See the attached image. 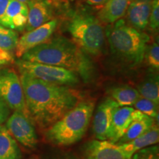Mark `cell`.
Wrapping results in <instances>:
<instances>
[{"label":"cell","mask_w":159,"mask_h":159,"mask_svg":"<svg viewBox=\"0 0 159 159\" xmlns=\"http://www.w3.org/2000/svg\"><path fill=\"white\" fill-rule=\"evenodd\" d=\"M27 113L39 127L48 128L80 102V94L70 86L60 85L21 73Z\"/></svg>","instance_id":"6da1fadb"},{"label":"cell","mask_w":159,"mask_h":159,"mask_svg":"<svg viewBox=\"0 0 159 159\" xmlns=\"http://www.w3.org/2000/svg\"><path fill=\"white\" fill-rule=\"evenodd\" d=\"M21 59L66 69L78 75L85 83L94 78V66L88 55L64 36L55 37L37 46Z\"/></svg>","instance_id":"7a4b0ae2"},{"label":"cell","mask_w":159,"mask_h":159,"mask_svg":"<svg viewBox=\"0 0 159 159\" xmlns=\"http://www.w3.org/2000/svg\"><path fill=\"white\" fill-rule=\"evenodd\" d=\"M105 33L115 55L130 64L138 65L142 62L150 40L148 35L122 19L108 25Z\"/></svg>","instance_id":"3957f363"},{"label":"cell","mask_w":159,"mask_h":159,"mask_svg":"<svg viewBox=\"0 0 159 159\" xmlns=\"http://www.w3.org/2000/svg\"><path fill=\"white\" fill-rule=\"evenodd\" d=\"M92 100L80 101L72 109L48 128L46 138L52 144L67 146L83 138L90 123L94 110Z\"/></svg>","instance_id":"277c9868"},{"label":"cell","mask_w":159,"mask_h":159,"mask_svg":"<svg viewBox=\"0 0 159 159\" xmlns=\"http://www.w3.org/2000/svg\"><path fill=\"white\" fill-rule=\"evenodd\" d=\"M71 41L85 54L97 56L102 53L105 42V29L94 16L77 12L68 25Z\"/></svg>","instance_id":"5b68a950"},{"label":"cell","mask_w":159,"mask_h":159,"mask_svg":"<svg viewBox=\"0 0 159 159\" xmlns=\"http://www.w3.org/2000/svg\"><path fill=\"white\" fill-rule=\"evenodd\" d=\"M16 64L20 73L28 75L47 83L66 86H75L80 83L78 75L61 67L30 62L21 58L16 61Z\"/></svg>","instance_id":"8992f818"},{"label":"cell","mask_w":159,"mask_h":159,"mask_svg":"<svg viewBox=\"0 0 159 159\" xmlns=\"http://www.w3.org/2000/svg\"><path fill=\"white\" fill-rule=\"evenodd\" d=\"M0 97L12 111L29 116L20 77L13 69H0Z\"/></svg>","instance_id":"52a82bcc"},{"label":"cell","mask_w":159,"mask_h":159,"mask_svg":"<svg viewBox=\"0 0 159 159\" xmlns=\"http://www.w3.org/2000/svg\"><path fill=\"white\" fill-rule=\"evenodd\" d=\"M10 134L19 143L28 148H35L38 136L30 117L20 111H14L5 122Z\"/></svg>","instance_id":"ba28073f"},{"label":"cell","mask_w":159,"mask_h":159,"mask_svg":"<svg viewBox=\"0 0 159 159\" xmlns=\"http://www.w3.org/2000/svg\"><path fill=\"white\" fill-rule=\"evenodd\" d=\"M57 25L58 21L54 19L33 30L26 32L18 40L17 45L14 50L16 56L18 58H21L29 50L47 42L51 39L56 30Z\"/></svg>","instance_id":"9c48e42d"},{"label":"cell","mask_w":159,"mask_h":159,"mask_svg":"<svg viewBox=\"0 0 159 159\" xmlns=\"http://www.w3.org/2000/svg\"><path fill=\"white\" fill-rule=\"evenodd\" d=\"M119 105L111 97H106L99 103L93 119V132L98 140H108L111 122Z\"/></svg>","instance_id":"30bf717a"},{"label":"cell","mask_w":159,"mask_h":159,"mask_svg":"<svg viewBox=\"0 0 159 159\" xmlns=\"http://www.w3.org/2000/svg\"><path fill=\"white\" fill-rule=\"evenodd\" d=\"M28 16L25 30H33L54 19V5L49 0H30Z\"/></svg>","instance_id":"8fae6325"},{"label":"cell","mask_w":159,"mask_h":159,"mask_svg":"<svg viewBox=\"0 0 159 159\" xmlns=\"http://www.w3.org/2000/svg\"><path fill=\"white\" fill-rule=\"evenodd\" d=\"M84 159H127L116 144L108 140L90 141L83 148Z\"/></svg>","instance_id":"7c38bea8"},{"label":"cell","mask_w":159,"mask_h":159,"mask_svg":"<svg viewBox=\"0 0 159 159\" xmlns=\"http://www.w3.org/2000/svg\"><path fill=\"white\" fill-rule=\"evenodd\" d=\"M28 16L27 4L16 0H10L5 13L0 21V25L13 30H25Z\"/></svg>","instance_id":"4fadbf2b"},{"label":"cell","mask_w":159,"mask_h":159,"mask_svg":"<svg viewBox=\"0 0 159 159\" xmlns=\"http://www.w3.org/2000/svg\"><path fill=\"white\" fill-rule=\"evenodd\" d=\"M137 110L133 107H118L111 122L108 141L116 144L136 116Z\"/></svg>","instance_id":"5bb4252c"},{"label":"cell","mask_w":159,"mask_h":159,"mask_svg":"<svg viewBox=\"0 0 159 159\" xmlns=\"http://www.w3.org/2000/svg\"><path fill=\"white\" fill-rule=\"evenodd\" d=\"M152 0H130L126 14L128 24L139 30L148 27Z\"/></svg>","instance_id":"9a60e30c"},{"label":"cell","mask_w":159,"mask_h":159,"mask_svg":"<svg viewBox=\"0 0 159 159\" xmlns=\"http://www.w3.org/2000/svg\"><path fill=\"white\" fill-rule=\"evenodd\" d=\"M158 125L155 124L144 134L141 135L140 136L137 137L136 139H134L130 142L119 144V146L122 150V152H124L127 159H131L135 152L143 148H147V147H150L157 144L158 142Z\"/></svg>","instance_id":"2e32d148"},{"label":"cell","mask_w":159,"mask_h":159,"mask_svg":"<svg viewBox=\"0 0 159 159\" xmlns=\"http://www.w3.org/2000/svg\"><path fill=\"white\" fill-rule=\"evenodd\" d=\"M130 0H108L97 13V19L102 24L110 25L126 15Z\"/></svg>","instance_id":"e0dca14e"},{"label":"cell","mask_w":159,"mask_h":159,"mask_svg":"<svg viewBox=\"0 0 159 159\" xmlns=\"http://www.w3.org/2000/svg\"><path fill=\"white\" fill-rule=\"evenodd\" d=\"M155 124H156V122L154 119L137 110L136 118L129 125L125 134L116 144L119 145L131 142L137 137L146 133Z\"/></svg>","instance_id":"ac0fdd59"},{"label":"cell","mask_w":159,"mask_h":159,"mask_svg":"<svg viewBox=\"0 0 159 159\" xmlns=\"http://www.w3.org/2000/svg\"><path fill=\"white\" fill-rule=\"evenodd\" d=\"M0 159H21L16 141L3 125H0Z\"/></svg>","instance_id":"d6986e66"},{"label":"cell","mask_w":159,"mask_h":159,"mask_svg":"<svg viewBox=\"0 0 159 159\" xmlns=\"http://www.w3.org/2000/svg\"><path fill=\"white\" fill-rule=\"evenodd\" d=\"M111 97L119 105V107H132L136 100L140 97V94L136 89L128 85H119L111 89Z\"/></svg>","instance_id":"ffe728a7"},{"label":"cell","mask_w":159,"mask_h":159,"mask_svg":"<svg viewBox=\"0 0 159 159\" xmlns=\"http://www.w3.org/2000/svg\"><path fill=\"white\" fill-rule=\"evenodd\" d=\"M136 90L142 97L148 99L158 105L159 103V83L158 75L149 76L143 82L138 85Z\"/></svg>","instance_id":"44dd1931"},{"label":"cell","mask_w":159,"mask_h":159,"mask_svg":"<svg viewBox=\"0 0 159 159\" xmlns=\"http://www.w3.org/2000/svg\"><path fill=\"white\" fill-rule=\"evenodd\" d=\"M19 35L15 30L0 25V49L12 52L16 47Z\"/></svg>","instance_id":"7402d4cb"},{"label":"cell","mask_w":159,"mask_h":159,"mask_svg":"<svg viewBox=\"0 0 159 159\" xmlns=\"http://www.w3.org/2000/svg\"><path fill=\"white\" fill-rule=\"evenodd\" d=\"M133 108L138 110L147 116L154 119L158 121V105L149 100L148 99H145L144 97H140L137 99L136 102L133 105Z\"/></svg>","instance_id":"603a6c76"},{"label":"cell","mask_w":159,"mask_h":159,"mask_svg":"<svg viewBox=\"0 0 159 159\" xmlns=\"http://www.w3.org/2000/svg\"><path fill=\"white\" fill-rule=\"evenodd\" d=\"M144 58L149 66L158 71L159 69V46L158 42L152 43L147 47Z\"/></svg>","instance_id":"cb8c5ba5"},{"label":"cell","mask_w":159,"mask_h":159,"mask_svg":"<svg viewBox=\"0 0 159 159\" xmlns=\"http://www.w3.org/2000/svg\"><path fill=\"white\" fill-rule=\"evenodd\" d=\"M131 159H159L158 146L154 144L137 151Z\"/></svg>","instance_id":"d4e9b609"},{"label":"cell","mask_w":159,"mask_h":159,"mask_svg":"<svg viewBox=\"0 0 159 159\" xmlns=\"http://www.w3.org/2000/svg\"><path fill=\"white\" fill-rule=\"evenodd\" d=\"M148 27L152 31L156 32L159 27V0H152L149 17Z\"/></svg>","instance_id":"484cf974"},{"label":"cell","mask_w":159,"mask_h":159,"mask_svg":"<svg viewBox=\"0 0 159 159\" xmlns=\"http://www.w3.org/2000/svg\"><path fill=\"white\" fill-rule=\"evenodd\" d=\"M11 109L5 101L0 97V125L4 124L11 116Z\"/></svg>","instance_id":"4316f807"},{"label":"cell","mask_w":159,"mask_h":159,"mask_svg":"<svg viewBox=\"0 0 159 159\" xmlns=\"http://www.w3.org/2000/svg\"><path fill=\"white\" fill-rule=\"evenodd\" d=\"M13 61H14V56L12 52L0 49V66H1L13 63Z\"/></svg>","instance_id":"83f0119b"},{"label":"cell","mask_w":159,"mask_h":159,"mask_svg":"<svg viewBox=\"0 0 159 159\" xmlns=\"http://www.w3.org/2000/svg\"><path fill=\"white\" fill-rule=\"evenodd\" d=\"M108 0H85V2L87 5L94 7L95 8L100 10L105 5Z\"/></svg>","instance_id":"f1b7e54d"},{"label":"cell","mask_w":159,"mask_h":159,"mask_svg":"<svg viewBox=\"0 0 159 159\" xmlns=\"http://www.w3.org/2000/svg\"><path fill=\"white\" fill-rule=\"evenodd\" d=\"M10 0H0V21L5 14Z\"/></svg>","instance_id":"f546056e"},{"label":"cell","mask_w":159,"mask_h":159,"mask_svg":"<svg viewBox=\"0 0 159 159\" xmlns=\"http://www.w3.org/2000/svg\"><path fill=\"white\" fill-rule=\"evenodd\" d=\"M59 159H80L77 158V157L75 156H71V155H69V156H63L62 158H59Z\"/></svg>","instance_id":"4dcf8cb0"},{"label":"cell","mask_w":159,"mask_h":159,"mask_svg":"<svg viewBox=\"0 0 159 159\" xmlns=\"http://www.w3.org/2000/svg\"><path fill=\"white\" fill-rule=\"evenodd\" d=\"M49 1H51L53 3V5H57V4H59L60 2H61V0H49Z\"/></svg>","instance_id":"1f68e13d"},{"label":"cell","mask_w":159,"mask_h":159,"mask_svg":"<svg viewBox=\"0 0 159 159\" xmlns=\"http://www.w3.org/2000/svg\"><path fill=\"white\" fill-rule=\"evenodd\" d=\"M16 1H19L20 2H22L25 4H27L30 2V0H16Z\"/></svg>","instance_id":"d6a6232c"},{"label":"cell","mask_w":159,"mask_h":159,"mask_svg":"<svg viewBox=\"0 0 159 159\" xmlns=\"http://www.w3.org/2000/svg\"><path fill=\"white\" fill-rule=\"evenodd\" d=\"M66 1H70V2H72V1H74V0H66Z\"/></svg>","instance_id":"836d02e7"},{"label":"cell","mask_w":159,"mask_h":159,"mask_svg":"<svg viewBox=\"0 0 159 159\" xmlns=\"http://www.w3.org/2000/svg\"><path fill=\"white\" fill-rule=\"evenodd\" d=\"M2 68V66H0V69H1Z\"/></svg>","instance_id":"e575fe53"},{"label":"cell","mask_w":159,"mask_h":159,"mask_svg":"<svg viewBox=\"0 0 159 159\" xmlns=\"http://www.w3.org/2000/svg\"><path fill=\"white\" fill-rule=\"evenodd\" d=\"M31 159H35V158H31Z\"/></svg>","instance_id":"d590c367"}]
</instances>
